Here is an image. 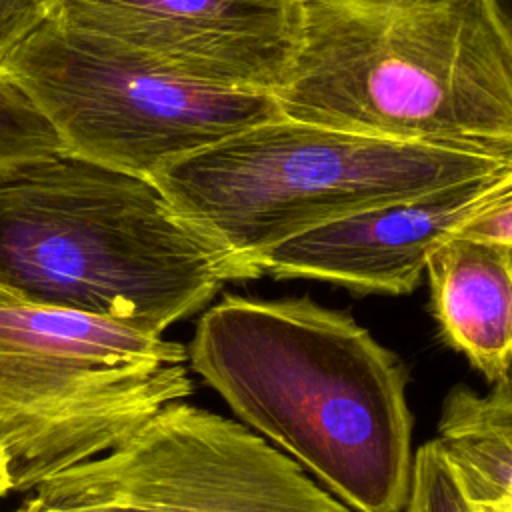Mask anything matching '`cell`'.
Returning <instances> with one entry per match:
<instances>
[{"mask_svg": "<svg viewBox=\"0 0 512 512\" xmlns=\"http://www.w3.org/2000/svg\"><path fill=\"white\" fill-rule=\"evenodd\" d=\"M190 368L238 420L352 512H402L412 472L408 370L352 316L308 296L212 304Z\"/></svg>", "mask_w": 512, "mask_h": 512, "instance_id": "1", "label": "cell"}, {"mask_svg": "<svg viewBox=\"0 0 512 512\" xmlns=\"http://www.w3.org/2000/svg\"><path fill=\"white\" fill-rule=\"evenodd\" d=\"M280 116L512 156V36L484 0H296Z\"/></svg>", "mask_w": 512, "mask_h": 512, "instance_id": "2", "label": "cell"}, {"mask_svg": "<svg viewBox=\"0 0 512 512\" xmlns=\"http://www.w3.org/2000/svg\"><path fill=\"white\" fill-rule=\"evenodd\" d=\"M260 274L146 178L68 152L0 166V286L162 336Z\"/></svg>", "mask_w": 512, "mask_h": 512, "instance_id": "3", "label": "cell"}, {"mask_svg": "<svg viewBox=\"0 0 512 512\" xmlns=\"http://www.w3.org/2000/svg\"><path fill=\"white\" fill-rule=\"evenodd\" d=\"M506 170L512 156L276 116L168 164L152 182L258 272V254L310 228Z\"/></svg>", "mask_w": 512, "mask_h": 512, "instance_id": "4", "label": "cell"}, {"mask_svg": "<svg viewBox=\"0 0 512 512\" xmlns=\"http://www.w3.org/2000/svg\"><path fill=\"white\" fill-rule=\"evenodd\" d=\"M186 348L0 286V446L14 490L106 454L194 386Z\"/></svg>", "mask_w": 512, "mask_h": 512, "instance_id": "5", "label": "cell"}, {"mask_svg": "<svg viewBox=\"0 0 512 512\" xmlns=\"http://www.w3.org/2000/svg\"><path fill=\"white\" fill-rule=\"evenodd\" d=\"M68 154L152 180L168 164L280 116L270 94L164 74L46 18L2 62Z\"/></svg>", "mask_w": 512, "mask_h": 512, "instance_id": "6", "label": "cell"}, {"mask_svg": "<svg viewBox=\"0 0 512 512\" xmlns=\"http://www.w3.org/2000/svg\"><path fill=\"white\" fill-rule=\"evenodd\" d=\"M40 512H352L238 420L174 400L30 492Z\"/></svg>", "mask_w": 512, "mask_h": 512, "instance_id": "7", "label": "cell"}, {"mask_svg": "<svg viewBox=\"0 0 512 512\" xmlns=\"http://www.w3.org/2000/svg\"><path fill=\"white\" fill-rule=\"evenodd\" d=\"M50 18L174 78L270 94L296 44V0H54Z\"/></svg>", "mask_w": 512, "mask_h": 512, "instance_id": "8", "label": "cell"}, {"mask_svg": "<svg viewBox=\"0 0 512 512\" xmlns=\"http://www.w3.org/2000/svg\"><path fill=\"white\" fill-rule=\"evenodd\" d=\"M512 170L448 184L296 234L256 256L260 274L310 278L360 294H410L428 256L500 194Z\"/></svg>", "mask_w": 512, "mask_h": 512, "instance_id": "9", "label": "cell"}, {"mask_svg": "<svg viewBox=\"0 0 512 512\" xmlns=\"http://www.w3.org/2000/svg\"><path fill=\"white\" fill-rule=\"evenodd\" d=\"M432 310L446 344L488 380L510 374L512 246L452 236L426 260Z\"/></svg>", "mask_w": 512, "mask_h": 512, "instance_id": "10", "label": "cell"}, {"mask_svg": "<svg viewBox=\"0 0 512 512\" xmlns=\"http://www.w3.org/2000/svg\"><path fill=\"white\" fill-rule=\"evenodd\" d=\"M510 374L486 394L456 384L444 398L432 438L476 512H512Z\"/></svg>", "mask_w": 512, "mask_h": 512, "instance_id": "11", "label": "cell"}, {"mask_svg": "<svg viewBox=\"0 0 512 512\" xmlns=\"http://www.w3.org/2000/svg\"><path fill=\"white\" fill-rule=\"evenodd\" d=\"M66 152L48 120L8 78L0 76V166Z\"/></svg>", "mask_w": 512, "mask_h": 512, "instance_id": "12", "label": "cell"}, {"mask_svg": "<svg viewBox=\"0 0 512 512\" xmlns=\"http://www.w3.org/2000/svg\"><path fill=\"white\" fill-rule=\"evenodd\" d=\"M402 512H476L434 440L414 450Z\"/></svg>", "mask_w": 512, "mask_h": 512, "instance_id": "13", "label": "cell"}, {"mask_svg": "<svg viewBox=\"0 0 512 512\" xmlns=\"http://www.w3.org/2000/svg\"><path fill=\"white\" fill-rule=\"evenodd\" d=\"M52 6L54 0H0V66L50 16Z\"/></svg>", "mask_w": 512, "mask_h": 512, "instance_id": "14", "label": "cell"}, {"mask_svg": "<svg viewBox=\"0 0 512 512\" xmlns=\"http://www.w3.org/2000/svg\"><path fill=\"white\" fill-rule=\"evenodd\" d=\"M462 238L512 246V190L476 212L460 230Z\"/></svg>", "mask_w": 512, "mask_h": 512, "instance_id": "15", "label": "cell"}, {"mask_svg": "<svg viewBox=\"0 0 512 512\" xmlns=\"http://www.w3.org/2000/svg\"><path fill=\"white\" fill-rule=\"evenodd\" d=\"M492 12V16L496 18V22L500 24V28L512 36V16H510V8H512V0H484Z\"/></svg>", "mask_w": 512, "mask_h": 512, "instance_id": "16", "label": "cell"}, {"mask_svg": "<svg viewBox=\"0 0 512 512\" xmlns=\"http://www.w3.org/2000/svg\"><path fill=\"white\" fill-rule=\"evenodd\" d=\"M14 490V482H12V468H10V458L4 452V448L0 446V498Z\"/></svg>", "mask_w": 512, "mask_h": 512, "instance_id": "17", "label": "cell"}, {"mask_svg": "<svg viewBox=\"0 0 512 512\" xmlns=\"http://www.w3.org/2000/svg\"><path fill=\"white\" fill-rule=\"evenodd\" d=\"M16 512H40V510H34V508H30V506H22V508H18Z\"/></svg>", "mask_w": 512, "mask_h": 512, "instance_id": "18", "label": "cell"}]
</instances>
